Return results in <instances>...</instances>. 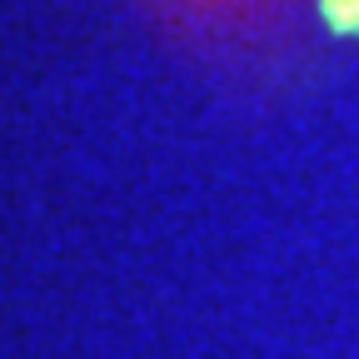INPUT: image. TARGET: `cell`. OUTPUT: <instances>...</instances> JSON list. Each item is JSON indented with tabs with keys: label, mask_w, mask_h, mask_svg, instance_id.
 Segmentation results:
<instances>
[{
	"label": "cell",
	"mask_w": 359,
	"mask_h": 359,
	"mask_svg": "<svg viewBox=\"0 0 359 359\" xmlns=\"http://www.w3.org/2000/svg\"><path fill=\"white\" fill-rule=\"evenodd\" d=\"M320 15L334 35H359V0H320Z\"/></svg>",
	"instance_id": "cell-1"
}]
</instances>
